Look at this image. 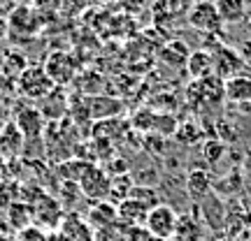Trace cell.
Segmentation results:
<instances>
[{"mask_svg":"<svg viewBox=\"0 0 251 241\" xmlns=\"http://www.w3.org/2000/svg\"><path fill=\"white\" fill-rule=\"evenodd\" d=\"M177 223H179V216L172 209L170 204H156L153 209H149L147 220H144V230L151 234L153 239L158 241H168L177 234Z\"/></svg>","mask_w":251,"mask_h":241,"instance_id":"cell-1","label":"cell"},{"mask_svg":"<svg viewBox=\"0 0 251 241\" xmlns=\"http://www.w3.org/2000/svg\"><path fill=\"white\" fill-rule=\"evenodd\" d=\"M77 186H79L81 195L86 197V199H91L93 204L107 202L109 190H112V176L107 174L105 167H100V165H96V162H91Z\"/></svg>","mask_w":251,"mask_h":241,"instance_id":"cell-2","label":"cell"},{"mask_svg":"<svg viewBox=\"0 0 251 241\" xmlns=\"http://www.w3.org/2000/svg\"><path fill=\"white\" fill-rule=\"evenodd\" d=\"M54 90V81L49 79L45 65H35V67H26L19 77V93L28 100H45L51 95Z\"/></svg>","mask_w":251,"mask_h":241,"instance_id":"cell-3","label":"cell"},{"mask_svg":"<svg viewBox=\"0 0 251 241\" xmlns=\"http://www.w3.org/2000/svg\"><path fill=\"white\" fill-rule=\"evenodd\" d=\"M186 21L191 28H196L198 33H205V35H216L224 28L216 5H209V2H193V7L188 9Z\"/></svg>","mask_w":251,"mask_h":241,"instance_id":"cell-4","label":"cell"},{"mask_svg":"<svg viewBox=\"0 0 251 241\" xmlns=\"http://www.w3.org/2000/svg\"><path fill=\"white\" fill-rule=\"evenodd\" d=\"M45 70L49 74V79L54 81V86H63L68 81L75 79V72H77V63L72 61V56L68 54H51L45 63Z\"/></svg>","mask_w":251,"mask_h":241,"instance_id":"cell-5","label":"cell"},{"mask_svg":"<svg viewBox=\"0 0 251 241\" xmlns=\"http://www.w3.org/2000/svg\"><path fill=\"white\" fill-rule=\"evenodd\" d=\"M214 77H224V79H230L235 74H240V70L244 67L242 56L233 51L230 46H216L214 49Z\"/></svg>","mask_w":251,"mask_h":241,"instance_id":"cell-6","label":"cell"},{"mask_svg":"<svg viewBox=\"0 0 251 241\" xmlns=\"http://www.w3.org/2000/svg\"><path fill=\"white\" fill-rule=\"evenodd\" d=\"M24 144H26V139H24V134H21L14 121H7L5 125H0V155L5 160L21 155Z\"/></svg>","mask_w":251,"mask_h":241,"instance_id":"cell-7","label":"cell"},{"mask_svg":"<svg viewBox=\"0 0 251 241\" xmlns=\"http://www.w3.org/2000/svg\"><path fill=\"white\" fill-rule=\"evenodd\" d=\"M17 128L21 130L24 139H40L42 137V128H45V118H42V111L37 107H24L17 114Z\"/></svg>","mask_w":251,"mask_h":241,"instance_id":"cell-8","label":"cell"},{"mask_svg":"<svg viewBox=\"0 0 251 241\" xmlns=\"http://www.w3.org/2000/svg\"><path fill=\"white\" fill-rule=\"evenodd\" d=\"M61 239L63 241H93V232L91 225L79 218L77 214L63 216L61 220Z\"/></svg>","mask_w":251,"mask_h":241,"instance_id":"cell-9","label":"cell"},{"mask_svg":"<svg viewBox=\"0 0 251 241\" xmlns=\"http://www.w3.org/2000/svg\"><path fill=\"white\" fill-rule=\"evenodd\" d=\"M147 214H149V209H147L142 202L130 199V197L117 204V218H119V223H126L128 227H144Z\"/></svg>","mask_w":251,"mask_h":241,"instance_id":"cell-10","label":"cell"},{"mask_svg":"<svg viewBox=\"0 0 251 241\" xmlns=\"http://www.w3.org/2000/svg\"><path fill=\"white\" fill-rule=\"evenodd\" d=\"M186 70L191 72V77L198 81L214 77V56H212V51H207V49L191 51L188 63H186Z\"/></svg>","mask_w":251,"mask_h":241,"instance_id":"cell-11","label":"cell"},{"mask_svg":"<svg viewBox=\"0 0 251 241\" xmlns=\"http://www.w3.org/2000/svg\"><path fill=\"white\" fill-rule=\"evenodd\" d=\"M224 95L230 102L237 105H249L251 102V77L247 74H235L224 81Z\"/></svg>","mask_w":251,"mask_h":241,"instance_id":"cell-12","label":"cell"},{"mask_svg":"<svg viewBox=\"0 0 251 241\" xmlns=\"http://www.w3.org/2000/svg\"><path fill=\"white\" fill-rule=\"evenodd\" d=\"M212 186H214V179L207 170H191L186 174V190L193 199H205L207 195H212Z\"/></svg>","mask_w":251,"mask_h":241,"instance_id":"cell-13","label":"cell"},{"mask_svg":"<svg viewBox=\"0 0 251 241\" xmlns=\"http://www.w3.org/2000/svg\"><path fill=\"white\" fill-rule=\"evenodd\" d=\"M33 209H45V214H35L33 218H37L42 225H61V220H63V206H61V202L58 199H51L49 195H42V197H37L35 202H33Z\"/></svg>","mask_w":251,"mask_h":241,"instance_id":"cell-14","label":"cell"},{"mask_svg":"<svg viewBox=\"0 0 251 241\" xmlns=\"http://www.w3.org/2000/svg\"><path fill=\"white\" fill-rule=\"evenodd\" d=\"M119 218H117V204L114 202H98V204H93L89 214V225H96L100 230H107L112 225H117Z\"/></svg>","mask_w":251,"mask_h":241,"instance_id":"cell-15","label":"cell"},{"mask_svg":"<svg viewBox=\"0 0 251 241\" xmlns=\"http://www.w3.org/2000/svg\"><path fill=\"white\" fill-rule=\"evenodd\" d=\"M216 12L224 23H240L247 17V2L244 0H219Z\"/></svg>","mask_w":251,"mask_h":241,"instance_id":"cell-16","label":"cell"},{"mask_svg":"<svg viewBox=\"0 0 251 241\" xmlns=\"http://www.w3.org/2000/svg\"><path fill=\"white\" fill-rule=\"evenodd\" d=\"M188 56H191V51H188V46L184 44V42H179V40H175V42H170V44L163 49V63H168V65H172V67H186L188 63Z\"/></svg>","mask_w":251,"mask_h":241,"instance_id":"cell-17","label":"cell"},{"mask_svg":"<svg viewBox=\"0 0 251 241\" xmlns=\"http://www.w3.org/2000/svg\"><path fill=\"white\" fill-rule=\"evenodd\" d=\"M91 162L81 160V158H72V160H63L61 165H58V176H61L63 181H70V183H79V179L84 176V172H86V167H89Z\"/></svg>","mask_w":251,"mask_h":241,"instance_id":"cell-18","label":"cell"},{"mask_svg":"<svg viewBox=\"0 0 251 241\" xmlns=\"http://www.w3.org/2000/svg\"><path fill=\"white\" fill-rule=\"evenodd\" d=\"M175 237H179L181 241H198L200 239V220L191 218V216H181Z\"/></svg>","mask_w":251,"mask_h":241,"instance_id":"cell-19","label":"cell"},{"mask_svg":"<svg viewBox=\"0 0 251 241\" xmlns=\"http://www.w3.org/2000/svg\"><path fill=\"white\" fill-rule=\"evenodd\" d=\"M153 118H156V111L151 109H137L130 118V125L140 132H153Z\"/></svg>","mask_w":251,"mask_h":241,"instance_id":"cell-20","label":"cell"},{"mask_svg":"<svg viewBox=\"0 0 251 241\" xmlns=\"http://www.w3.org/2000/svg\"><path fill=\"white\" fill-rule=\"evenodd\" d=\"M226 153V144L221 142V139H207L205 144H202V158H205L209 165H216V162L224 158Z\"/></svg>","mask_w":251,"mask_h":241,"instance_id":"cell-21","label":"cell"},{"mask_svg":"<svg viewBox=\"0 0 251 241\" xmlns=\"http://www.w3.org/2000/svg\"><path fill=\"white\" fill-rule=\"evenodd\" d=\"M130 199H137V202H142L147 209H153L156 204H161V199L156 195V190L151 186H135L133 193H130Z\"/></svg>","mask_w":251,"mask_h":241,"instance_id":"cell-22","label":"cell"},{"mask_svg":"<svg viewBox=\"0 0 251 241\" xmlns=\"http://www.w3.org/2000/svg\"><path fill=\"white\" fill-rule=\"evenodd\" d=\"M84 7H86V0H58V9L63 14H70V17L84 12Z\"/></svg>","mask_w":251,"mask_h":241,"instance_id":"cell-23","label":"cell"},{"mask_svg":"<svg viewBox=\"0 0 251 241\" xmlns=\"http://www.w3.org/2000/svg\"><path fill=\"white\" fill-rule=\"evenodd\" d=\"M214 214L224 218V202H219V204L214 206ZM202 216H205V220H207V223H209V225H214V227H216V225H221V223H224V220H219V218H209V216H207V211H202Z\"/></svg>","mask_w":251,"mask_h":241,"instance_id":"cell-24","label":"cell"},{"mask_svg":"<svg viewBox=\"0 0 251 241\" xmlns=\"http://www.w3.org/2000/svg\"><path fill=\"white\" fill-rule=\"evenodd\" d=\"M5 165H7V162H5V158L0 155V186H2V181H5V174H7V170H5Z\"/></svg>","mask_w":251,"mask_h":241,"instance_id":"cell-25","label":"cell"},{"mask_svg":"<svg viewBox=\"0 0 251 241\" xmlns=\"http://www.w3.org/2000/svg\"><path fill=\"white\" fill-rule=\"evenodd\" d=\"M196 2H209V5H216L219 0H196Z\"/></svg>","mask_w":251,"mask_h":241,"instance_id":"cell-26","label":"cell"}]
</instances>
